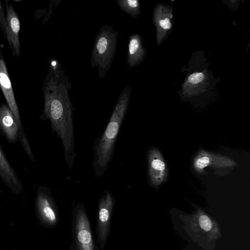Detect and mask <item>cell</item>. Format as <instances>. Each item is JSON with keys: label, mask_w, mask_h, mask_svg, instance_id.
Returning <instances> with one entry per match:
<instances>
[{"label": "cell", "mask_w": 250, "mask_h": 250, "mask_svg": "<svg viewBox=\"0 0 250 250\" xmlns=\"http://www.w3.org/2000/svg\"><path fill=\"white\" fill-rule=\"evenodd\" d=\"M4 6L0 1V28L2 32L4 31L6 24V16Z\"/></svg>", "instance_id": "2e32d148"}, {"label": "cell", "mask_w": 250, "mask_h": 250, "mask_svg": "<svg viewBox=\"0 0 250 250\" xmlns=\"http://www.w3.org/2000/svg\"><path fill=\"white\" fill-rule=\"evenodd\" d=\"M198 222L199 228L204 231L210 232L213 228V224L210 218L204 214L198 216Z\"/></svg>", "instance_id": "4fadbf2b"}, {"label": "cell", "mask_w": 250, "mask_h": 250, "mask_svg": "<svg viewBox=\"0 0 250 250\" xmlns=\"http://www.w3.org/2000/svg\"><path fill=\"white\" fill-rule=\"evenodd\" d=\"M130 95L129 87L126 86L116 103L106 127L93 144L92 166L97 177L103 175L112 160L116 142L127 110Z\"/></svg>", "instance_id": "7a4b0ae2"}, {"label": "cell", "mask_w": 250, "mask_h": 250, "mask_svg": "<svg viewBox=\"0 0 250 250\" xmlns=\"http://www.w3.org/2000/svg\"><path fill=\"white\" fill-rule=\"evenodd\" d=\"M140 48V42L139 39L135 36H131L128 42L127 56V63L129 67H133L136 63Z\"/></svg>", "instance_id": "7c38bea8"}, {"label": "cell", "mask_w": 250, "mask_h": 250, "mask_svg": "<svg viewBox=\"0 0 250 250\" xmlns=\"http://www.w3.org/2000/svg\"><path fill=\"white\" fill-rule=\"evenodd\" d=\"M35 207L39 219L44 226L54 228L58 225V211L50 189L43 186L38 187Z\"/></svg>", "instance_id": "8992f818"}, {"label": "cell", "mask_w": 250, "mask_h": 250, "mask_svg": "<svg viewBox=\"0 0 250 250\" xmlns=\"http://www.w3.org/2000/svg\"><path fill=\"white\" fill-rule=\"evenodd\" d=\"M0 178L5 185L13 193L19 194L22 190V186L17 174L9 163L3 150L0 145Z\"/></svg>", "instance_id": "30bf717a"}, {"label": "cell", "mask_w": 250, "mask_h": 250, "mask_svg": "<svg viewBox=\"0 0 250 250\" xmlns=\"http://www.w3.org/2000/svg\"><path fill=\"white\" fill-rule=\"evenodd\" d=\"M19 126L14 116L6 103L0 105V133L10 143H15L18 140Z\"/></svg>", "instance_id": "9c48e42d"}, {"label": "cell", "mask_w": 250, "mask_h": 250, "mask_svg": "<svg viewBox=\"0 0 250 250\" xmlns=\"http://www.w3.org/2000/svg\"><path fill=\"white\" fill-rule=\"evenodd\" d=\"M5 2L6 24L3 33L13 55L19 58L21 55L20 21L12 3L9 0Z\"/></svg>", "instance_id": "52a82bcc"}, {"label": "cell", "mask_w": 250, "mask_h": 250, "mask_svg": "<svg viewBox=\"0 0 250 250\" xmlns=\"http://www.w3.org/2000/svg\"><path fill=\"white\" fill-rule=\"evenodd\" d=\"M68 82L66 78L62 79V74L49 70L42 85L44 106L40 119L50 121L52 132L61 140L64 159L71 170L76 154L73 108Z\"/></svg>", "instance_id": "6da1fadb"}, {"label": "cell", "mask_w": 250, "mask_h": 250, "mask_svg": "<svg viewBox=\"0 0 250 250\" xmlns=\"http://www.w3.org/2000/svg\"><path fill=\"white\" fill-rule=\"evenodd\" d=\"M0 88L6 100V104L11 109L18 124L19 128V132H21L24 131V129L22 125L12 84L0 48Z\"/></svg>", "instance_id": "ba28073f"}, {"label": "cell", "mask_w": 250, "mask_h": 250, "mask_svg": "<svg viewBox=\"0 0 250 250\" xmlns=\"http://www.w3.org/2000/svg\"><path fill=\"white\" fill-rule=\"evenodd\" d=\"M117 2L121 8L131 15L138 6V1L136 0H117Z\"/></svg>", "instance_id": "5bb4252c"}, {"label": "cell", "mask_w": 250, "mask_h": 250, "mask_svg": "<svg viewBox=\"0 0 250 250\" xmlns=\"http://www.w3.org/2000/svg\"><path fill=\"white\" fill-rule=\"evenodd\" d=\"M118 33L110 26H103L95 40L91 63L97 67L99 78H104L113 59L117 46Z\"/></svg>", "instance_id": "3957f363"}, {"label": "cell", "mask_w": 250, "mask_h": 250, "mask_svg": "<svg viewBox=\"0 0 250 250\" xmlns=\"http://www.w3.org/2000/svg\"><path fill=\"white\" fill-rule=\"evenodd\" d=\"M94 250H101L95 242H94Z\"/></svg>", "instance_id": "ac0fdd59"}, {"label": "cell", "mask_w": 250, "mask_h": 250, "mask_svg": "<svg viewBox=\"0 0 250 250\" xmlns=\"http://www.w3.org/2000/svg\"><path fill=\"white\" fill-rule=\"evenodd\" d=\"M148 174L150 182L156 185L158 180V173H164L166 170L165 162L159 158L154 150H151L148 156Z\"/></svg>", "instance_id": "8fae6325"}, {"label": "cell", "mask_w": 250, "mask_h": 250, "mask_svg": "<svg viewBox=\"0 0 250 250\" xmlns=\"http://www.w3.org/2000/svg\"><path fill=\"white\" fill-rule=\"evenodd\" d=\"M115 204L114 196L108 190H105L99 199L96 231L101 250H104L110 235L111 218Z\"/></svg>", "instance_id": "5b68a950"}, {"label": "cell", "mask_w": 250, "mask_h": 250, "mask_svg": "<svg viewBox=\"0 0 250 250\" xmlns=\"http://www.w3.org/2000/svg\"><path fill=\"white\" fill-rule=\"evenodd\" d=\"M70 250H94L90 222L82 203L77 204L73 209Z\"/></svg>", "instance_id": "277c9868"}, {"label": "cell", "mask_w": 250, "mask_h": 250, "mask_svg": "<svg viewBox=\"0 0 250 250\" xmlns=\"http://www.w3.org/2000/svg\"><path fill=\"white\" fill-rule=\"evenodd\" d=\"M204 76L202 73H195L190 75L188 78V82L192 84H196L202 82Z\"/></svg>", "instance_id": "9a60e30c"}, {"label": "cell", "mask_w": 250, "mask_h": 250, "mask_svg": "<svg viewBox=\"0 0 250 250\" xmlns=\"http://www.w3.org/2000/svg\"><path fill=\"white\" fill-rule=\"evenodd\" d=\"M160 25L165 29H170L171 27V24L168 18L161 20L160 21Z\"/></svg>", "instance_id": "e0dca14e"}]
</instances>
